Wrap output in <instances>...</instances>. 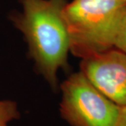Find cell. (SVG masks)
Wrapping results in <instances>:
<instances>
[{"mask_svg": "<svg viewBox=\"0 0 126 126\" xmlns=\"http://www.w3.org/2000/svg\"><path fill=\"white\" fill-rule=\"evenodd\" d=\"M20 117L18 104L11 99H0V126H9Z\"/></svg>", "mask_w": 126, "mask_h": 126, "instance_id": "5b68a950", "label": "cell"}, {"mask_svg": "<svg viewBox=\"0 0 126 126\" xmlns=\"http://www.w3.org/2000/svg\"><path fill=\"white\" fill-rule=\"evenodd\" d=\"M113 126H126V107H121L117 120Z\"/></svg>", "mask_w": 126, "mask_h": 126, "instance_id": "52a82bcc", "label": "cell"}, {"mask_svg": "<svg viewBox=\"0 0 126 126\" xmlns=\"http://www.w3.org/2000/svg\"><path fill=\"white\" fill-rule=\"evenodd\" d=\"M125 0H72L64 9L70 53L81 60L113 48Z\"/></svg>", "mask_w": 126, "mask_h": 126, "instance_id": "7a4b0ae2", "label": "cell"}, {"mask_svg": "<svg viewBox=\"0 0 126 126\" xmlns=\"http://www.w3.org/2000/svg\"><path fill=\"white\" fill-rule=\"evenodd\" d=\"M22 11L9 20L21 32L35 69L50 86H58L60 70L69 68V39L64 18L67 0H20Z\"/></svg>", "mask_w": 126, "mask_h": 126, "instance_id": "6da1fadb", "label": "cell"}, {"mask_svg": "<svg viewBox=\"0 0 126 126\" xmlns=\"http://www.w3.org/2000/svg\"><path fill=\"white\" fill-rule=\"evenodd\" d=\"M125 1H126V0H125Z\"/></svg>", "mask_w": 126, "mask_h": 126, "instance_id": "ba28073f", "label": "cell"}, {"mask_svg": "<svg viewBox=\"0 0 126 126\" xmlns=\"http://www.w3.org/2000/svg\"><path fill=\"white\" fill-rule=\"evenodd\" d=\"M60 88V112L69 126H114L121 107L100 93L81 71L69 75Z\"/></svg>", "mask_w": 126, "mask_h": 126, "instance_id": "3957f363", "label": "cell"}, {"mask_svg": "<svg viewBox=\"0 0 126 126\" xmlns=\"http://www.w3.org/2000/svg\"><path fill=\"white\" fill-rule=\"evenodd\" d=\"M81 71L100 93L126 107V54L116 48L81 60Z\"/></svg>", "mask_w": 126, "mask_h": 126, "instance_id": "277c9868", "label": "cell"}, {"mask_svg": "<svg viewBox=\"0 0 126 126\" xmlns=\"http://www.w3.org/2000/svg\"><path fill=\"white\" fill-rule=\"evenodd\" d=\"M113 48L121 50L126 54V7L122 13L116 28Z\"/></svg>", "mask_w": 126, "mask_h": 126, "instance_id": "8992f818", "label": "cell"}]
</instances>
